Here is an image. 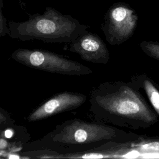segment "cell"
<instances>
[{"mask_svg":"<svg viewBox=\"0 0 159 159\" xmlns=\"http://www.w3.org/2000/svg\"><path fill=\"white\" fill-rule=\"evenodd\" d=\"M89 111L96 121L130 129H145L158 122L151 105L132 83L107 81L89 94Z\"/></svg>","mask_w":159,"mask_h":159,"instance_id":"obj_1","label":"cell"},{"mask_svg":"<svg viewBox=\"0 0 159 159\" xmlns=\"http://www.w3.org/2000/svg\"><path fill=\"white\" fill-rule=\"evenodd\" d=\"M140 136L104 123L85 121L76 118L57 124L42 138L22 146V150H48L58 153L57 158L66 154L93 150L109 142L137 141Z\"/></svg>","mask_w":159,"mask_h":159,"instance_id":"obj_2","label":"cell"},{"mask_svg":"<svg viewBox=\"0 0 159 159\" xmlns=\"http://www.w3.org/2000/svg\"><path fill=\"white\" fill-rule=\"evenodd\" d=\"M8 26V36L13 39L65 43L73 41L88 29L71 16L52 7H47L43 14H29L25 21L9 20Z\"/></svg>","mask_w":159,"mask_h":159,"instance_id":"obj_3","label":"cell"},{"mask_svg":"<svg viewBox=\"0 0 159 159\" xmlns=\"http://www.w3.org/2000/svg\"><path fill=\"white\" fill-rule=\"evenodd\" d=\"M11 57L24 66L52 73L82 76L93 73L91 68L81 63L43 49L19 48L11 53Z\"/></svg>","mask_w":159,"mask_h":159,"instance_id":"obj_4","label":"cell"},{"mask_svg":"<svg viewBox=\"0 0 159 159\" xmlns=\"http://www.w3.org/2000/svg\"><path fill=\"white\" fill-rule=\"evenodd\" d=\"M137 22L136 12L127 4L119 2L108 9L101 28L106 41L111 45H118L132 36Z\"/></svg>","mask_w":159,"mask_h":159,"instance_id":"obj_5","label":"cell"},{"mask_svg":"<svg viewBox=\"0 0 159 159\" xmlns=\"http://www.w3.org/2000/svg\"><path fill=\"white\" fill-rule=\"evenodd\" d=\"M86 95L73 91H63L56 94L35 108L27 117L28 122H32L52 116L79 108L86 101Z\"/></svg>","mask_w":159,"mask_h":159,"instance_id":"obj_6","label":"cell"},{"mask_svg":"<svg viewBox=\"0 0 159 159\" xmlns=\"http://www.w3.org/2000/svg\"><path fill=\"white\" fill-rule=\"evenodd\" d=\"M68 44V50L84 61L105 65L109 60V52L104 41L98 34L88 30Z\"/></svg>","mask_w":159,"mask_h":159,"instance_id":"obj_7","label":"cell"},{"mask_svg":"<svg viewBox=\"0 0 159 159\" xmlns=\"http://www.w3.org/2000/svg\"><path fill=\"white\" fill-rule=\"evenodd\" d=\"M135 87L142 88L150 105L159 116V89L146 75L137 76L131 82Z\"/></svg>","mask_w":159,"mask_h":159,"instance_id":"obj_8","label":"cell"},{"mask_svg":"<svg viewBox=\"0 0 159 159\" xmlns=\"http://www.w3.org/2000/svg\"><path fill=\"white\" fill-rule=\"evenodd\" d=\"M140 47L147 55L159 61V42L142 41Z\"/></svg>","mask_w":159,"mask_h":159,"instance_id":"obj_9","label":"cell"},{"mask_svg":"<svg viewBox=\"0 0 159 159\" xmlns=\"http://www.w3.org/2000/svg\"><path fill=\"white\" fill-rule=\"evenodd\" d=\"M15 125V120L10 114L0 107V127H6Z\"/></svg>","mask_w":159,"mask_h":159,"instance_id":"obj_10","label":"cell"},{"mask_svg":"<svg viewBox=\"0 0 159 159\" xmlns=\"http://www.w3.org/2000/svg\"><path fill=\"white\" fill-rule=\"evenodd\" d=\"M9 34L8 20L2 14V7L0 6V37L9 35Z\"/></svg>","mask_w":159,"mask_h":159,"instance_id":"obj_11","label":"cell"},{"mask_svg":"<svg viewBox=\"0 0 159 159\" xmlns=\"http://www.w3.org/2000/svg\"><path fill=\"white\" fill-rule=\"evenodd\" d=\"M0 6L3 7V0H0Z\"/></svg>","mask_w":159,"mask_h":159,"instance_id":"obj_12","label":"cell"}]
</instances>
